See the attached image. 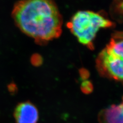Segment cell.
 <instances>
[{
  "label": "cell",
  "mask_w": 123,
  "mask_h": 123,
  "mask_svg": "<svg viewBox=\"0 0 123 123\" xmlns=\"http://www.w3.org/2000/svg\"><path fill=\"white\" fill-rule=\"evenodd\" d=\"M12 15L22 31L37 41H48L59 37L61 34L62 17L52 1L18 2L14 6Z\"/></svg>",
  "instance_id": "1"
},
{
  "label": "cell",
  "mask_w": 123,
  "mask_h": 123,
  "mask_svg": "<svg viewBox=\"0 0 123 123\" xmlns=\"http://www.w3.org/2000/svg\"><path fill=\"white\" fill-rule=\"evenodd\" d=\"M112 26V23L109 20L90 11L77 12L68 24L69 28L80 43L89 48L92 47V41L100 29Z\"/></svg>",
  "instance_id": "2"
},
{
  "label": "cell",
  "mask_w": 123,
  "mask_h": 123,
  "mask_svg": "<svg viewBox=\"0 0 123 123\" xmlns=\"http://www.w3.org/2000/svg\"><path fill=\"white\" fill-rule=\"evenodd\" d=\"M97 63L99 71L103 74L123 80V32L114 34L99 54Z\"/></svg>",
  "instance_id": "3"
},
{
  "label": "cell",
  "mask_w": 123,
  "mask_h": 123,
  "mask_svg": "<svg viewBox=\"0 0 123 123\" xmlns=\"http://www.w3.org/2000/svg\"><path fill=\"white\" fill-rule=\"evenodd\" d=\"M14 117L17 123H37L38 112L31 103L23 102L18 104L15 108Z\"/></svg>",
  "instance_id": "4"
},
{
  "label": "cell",
  "mask_w": 123,
  "mask_h": 123,
  "mask_svg": "<svg viewBox=\"0 0 123 123\" xmlns=\"http://www.w3.org/2000/svg\"><path fill=\"white\" fill-rule=\"evenodd\" d=\"M101 123H123V99L117 105H113L104 110L99 115Z\"/></svg>",
  "instance_id": "5"
}]
</instances>
